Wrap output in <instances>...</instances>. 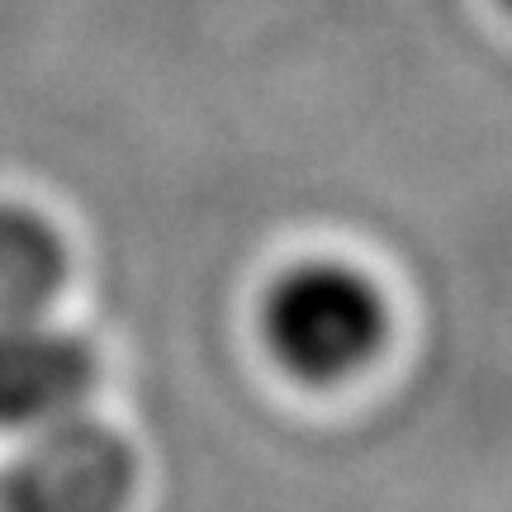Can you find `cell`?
I'll list each match as a JSON object with an SVG mask.
<instances>
[{
	"mask_svg": "<svg viewBox=\"0 0 512 512\" xmlns=\"http://www.w3.org/2000/svg\"><path fill=\"white\" fill-rule=\"evenodd\" d=\"M266 347L304 384L356 375L384 342V299L342 261H304L280 275L261 309Z\"/></svg>",
	"mask_w": 512,
	"mask_h": 512,
	"instance_id": "6da1fadb",
	"label": "cell"
},
{
	"mask_svg": "<svg viewBox=\"0 0 512 512\" xmlns=\"http://www.w3.org/2000/svg\"><path fill=\"white\" fill-rule=\"evenodd\" d=\"M128 494V446L81 413L38 427L5 475V512H124Z\"/></svg>",
	"mask_w": 512,
	"mask_h": 512,
	"instance_id": "7a4b0ae2",
	"label": "cell"
},
{
	"mask_svg": "<svg viewBox=\"0 0 512 512\" xmlns=\"http://www.w3.org/2000/svg\"><path fill=\"white\" fill-rule=\"evenodd\" d=\"M95 384L91 347L38 318H0V427L38 432L81 413Z\"/></svg>",
	"mask_w": 512,
	"mask_h": 512,
	"instance_id": "3957f363",
	"label": "cell"
},
{
	"mask_svg": "<svg viewBox=\"0 0 512 512\" xmlns=\"http://www.w3.org/2000/svg\"><path fill=\"white\" fill-rule=\"evenodd\" d=\"M67 252L29 209L0 204V318H38L62 290Z\"/></svg>",
	"mask_w": 512,
	"mask_h": 512,
	"instance_id": "277c9868",
	"label": "cell"
},
{
	"mask_svg": "<svg viewBox=\"0 0 512 512\" xmlns=\"http://www.w3.org/2000/svg\"><path fill=\"white\" fill-rule=\"evenodd\" d=\"M503 5H508V10H512V0H503Z\"/></svg>",
	"mask_w": 512,
	"mask_h": 512,
	"instance_id": "5b68a950",
	"label": "cell"
}]
</instances>
